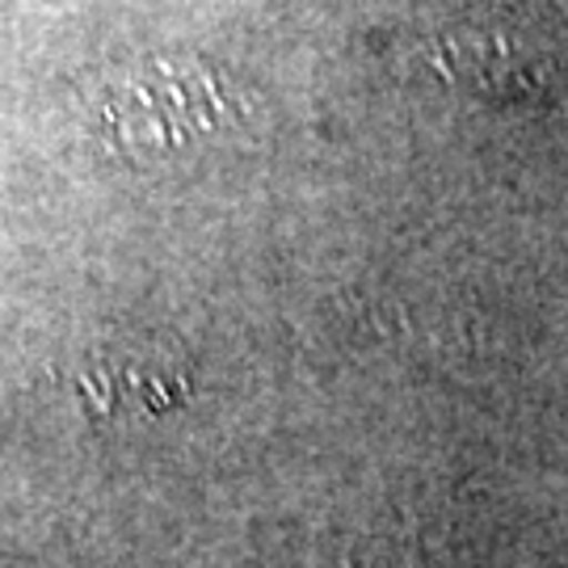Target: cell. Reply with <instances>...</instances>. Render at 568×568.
<instances>
[{
	"mask_svg": "<svg viewBox=\"0 0 568 568\" xmlns=\"http://www.w3.org/2000/svg\"><path fill=\"white\" fill-rule=\"evenodd\" d=\"M224 110V84L199 63L152 60L126 68L89 102L93 135L119 152H148L194 140L215 126Z\"/></svg>",
	"mask_w": 568,
	"mask_h": 568,
	"instance_id": "cell-1",
	"label": "cell"
}]
</instances>
